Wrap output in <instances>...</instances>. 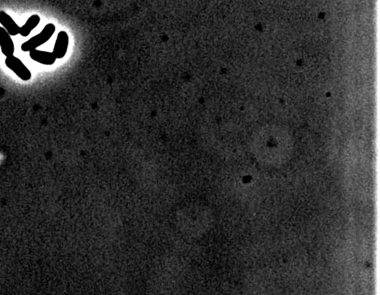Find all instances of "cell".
Wrapping results in <instances>:
<instances>
[{"instance_id":"obj_1","label":"cell","mask_w":380,"mask_h":295,"mask_svg":"<svg viewBox=\"0 0 380 295\" xmlns=\"http://www.w3.org/2000/svg\"><path fill=\"white\" fill-rule=\"evenodd\" d=\"M54 32H55V26L54 24H46L39 34L31 37L30 39L22 44L21 50L24 52H28V51L37 49V47H39L41 45L46 43V41H49Z\"/></svg>"},{"instance_id":"obj_2","label":"cell","mask_w":380,"mask_h":295,"mask_svg":"<svg viewBox=\"0 0 380 295\" xmlns=\"http://www.w3.org/2000/svg\"><path fill=\"white\" fill-rule=\"evenodd\" d=\"M5 64L7 65L9 69L11 70L18 77H20L23 81H26L30 80L31 76H32L30 71L17 57L14 56V55L7 57L5 59Z\"/></svg>"},{"instance_id":"obj_3","label":"cell","mask_w":380,"mask_h":295,"mask_svg":"<svg viewBox=\"0 0 380 295\" xmlns=\"http://www.w3.org/2000/svg\"><path fill=\"white\" fill-rule=\"evenodd\" d=\"M68 42H69V38H68V33L64 31L59 32L57 36L56 41L54 44L52 52L56 59H63V57L65 56L68 51Z\"/></svg>"},{"instance_id":"obj_4","label":"cell","mask_w":380,"mask_h":295,"mask_svg":"<svg viewBox=\"0 0 380 295\" xmlns=\"http://www.w3.org/2000/svg\"><path fill=\"white\" fill-rule=\"evenodd\" d=\"M0 47L2 54L6 57L11 56L15 52L13 41L7 30L2 27H0Z\"/></svg>"},{"instance_id":"obj_5","label":"cell","mask_w":380,"mask_h":295,"mask_svg":"<svg viewBox=\"0 0 380 295\" xmlns=\"http://www.w3.org/2000/svg\"><path fill=\"white\" fill-rule=\"evenodd\" d=\"M29 56L33 60L41 63L43 65H52L56 60V58L52 52H48V51L37 50V49L29 51Z\"/></svg>"},{"instance_id":"obj_6","label":"cell","mask_w":380,"mask_h":295,"mask_svg":"<svg viewBox=\"0 0 380 295\" xmlns=\"http://www.w3.org/2000/svg\"><path fill=\"white\" fill-rule=\"evenodd\" d=\"M0 24L7 30L10 36H16L20 33V27L4 11H0Z\"/></svg>"},{"instance_id":"obj_7","label":"cell","mask_w":380,"mask_h":295,"mask_svg":"<svg viewBox=\"0 0 380 295\" xmlns=\"http://www.w3.org/2000/svg\"><path fill=\"white\" fill-rule=\"evenodd\" d=\"M40 16L38 15H31L30 17L28 18L26 23L20 27V34L22 37H28V35L30 34L31 32L39 24Z\"/></svg>"}]
</instances>
